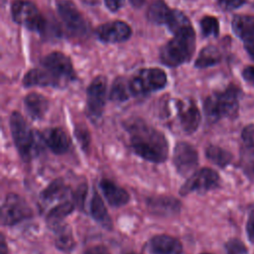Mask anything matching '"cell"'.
<instances>
[{
    "label": "cell",
    "instance_id": "26",
    "mask_svg": "<svg viewBox=\"0 0 254 254\" xmlns=\"http://www.w3.org/2000/svg\"><path fill=\"white\" fill-rule=\"evenodd\" d=\"M56 233V247L62 251H70L75 246L71 228L67 224H62L54 229Z\"/></svg>",
    "mask_w": 254,
    "mask_h": 254
},
{
    "label": "cell",
    "instance_id": "6",
    "mask_svg": "<svg viewBox=\"0 0 254 254\" xmlns=\"http://www.w3.org/2000/svg\"><path fill=\"white\" fill-rule=\"evenodd\" d=\"M11 14L13 20L35 32H42L45 29L46 21L38 10L37 6L25 0H15L11 6Z\"/></svg>",
    "mask_w": 254,
    "mask_h": 254
},
{
    "label": "cell",
    "instance_id": "18",
    "mask_svg": "<svg viewBox=\"0 0 254 254\" xmlns=\"http://www.w3.org/2000/svg\"><path fill=\"white\" fill-rule=\"evenodd\" d=\"M149 210L160 216H172L180 212V201L172 196H153L147 199Z\"/></svg>",
    "mask_w": 254,
    "mask_h": 254
},
{
    "label": "cell",
    "instance_id": "37",
    "mask_svg": "<svg viewBox=\"0 0 254 254\" xmlns=\"http://www.w3.org/2000/svg\"><path fill=\"white\" fill-rule=\"evenodd\" d=\"M246 233L248 240L254 244V209H252L249 213L246 223Z\"/></svg>",
    "mask_w": 254,
    "mask_h": 254
},
{
    "label": "cell",
    "instance_id": "25",
    "mask_svg": "<svg viewBox=\"0 0 254 254\" xmlns=\"http://www.w3.org/2000/svg\"><path fill=\"white\" fill-rule=\"evenodd\" d=\"M171 14L172 10L163 0H155L152 2L147 11L148 19L151 22L160 25H167Z\"/></svg>",
    "mask_w": 254,
    "mask_h": 254
},
{
    "label": "cell",
    "instance_id": "4",
    "mask_svg": "<svg viewBox=\"0 0 254 254\" xmlns=\"http://www.w3.org/2000/svg\"><path fill=\"white\" fill-rule=\"evenodd\" d=\"M10 130L14 144L24 160H29L38 150L37 139L23 116L14 111L10 116Z\"/></svg>",
    "mask_w": 254,
    "mask_h": 254
},
{
    "label": "cell",
    "instance_id": "2",
    "mask_svg": "<svg viewBox=\"0 0 254 254\" xmlns=\"http://www.w3.org/2000/svg\"><path fill=\"white\" fill-rule=\"evenodd\" d=\"M239 96L240 89L235 85H229L223 91L208 95L203 103V110L208 121L235 118L239 109Z\"/></svg>",
    "mask_w": 254,
    "mask_h": 254
},
{
    "label": "cell",
    "instance_id": "39",
    "mask_svg": "<svg viewBox=\"0 0 254 254\" xmlns=\"http://www.w3.org/2000/svg\"><path fill=\"white\" fill-rule=\"evenodd\" d=\"M104 2H105L106 7L111 12H115V11L119 10L123 6L125 0H104Z\"/></svg>",
    "mask_w": 254,
    "mask_h": 254
},
{
    "label": "cell",
    "instance_id": "20",
    "mask_svg": "<svg viewBox=\"0 0 254 254\" xmlns=\"http://www.w3.org/2000/svg\"><path fill=\"white\" fill-rule=\"evenodd\" d=\"M99 187L104 197L111 206H122L130 199L129 193L112 181L102 179L99 183Z\"/></svg>",
    "mask_w": 254,
    "mask_h": 254
},
{
    "label": "cell",
    "instance_id": "21",
    "mask_svg": "<svg viewBox=\"0 0 254 254\" xmlns=\"http://www.w3.org/2000/svg\"><path fill=\"white\" fill-rule=\"evenodd\" d=\"M24 105L28 114L33 119H41L48 110L49 101L44 95L32 92L24 98Z\"/></svg>",
    "mask_w": 254,
    "mask_h": 254
},
{
    "label": "cell",
    "instance_id": "40",
    "mask_svg": "<svg viewBox=\"0 0 254 254\" xmlns=\"http://www.w3.org/2000/svg\"><path fill=\"white\" fill-rule=\"evenodd\" d=\"M242 75L247 82L254 84V66H246L242 71Z\"/></svg>",
    "mask_w": 254,
    "mask_h": 254
},
{
    "label": "cell",
    "instance_id": "19",
    "mask_svg": "<svg viewBox=\"0 0 254 254\" xmlns=\"http://www.w3.org/2000/svg\"><path fill=\"white\" fill-rule=\"evenodd\" d=\"M42 139L50 148V150L57 155L65 153L68 150L70 144L69 138L65 131L59 127L47 130L42 135Z\"/></svg>",
    "mask_w": 254,
    "mask_h": 254
},
{
    "label": "cell",
    "instance_id": "36",
    "mask_svg": "<svg viewBox=\"0 0 254 254\" xmlns=\"http://www.w3.org/2000/svg\"><path fill=\"white\" fill-rule=\"evenodd\" d=\"M247 0H218V4L224 10H233L243 5Z\"/></svg>",
    "mask_w": 254,
    "mask_h": 254
},
{
    "label": "cell",
    "instance_id": "23",
    "mask_svg": "<svg viewBox=\"0 0 254 254\" xmlns=\"http://www.w3.org/2000/svg\"><path fill=\"white\" fill-rule=\"evenodd\" d=\"M74 202L64 201L53 207L47 215V223L54 230L63 224L64 219L73 211Z\"/></svg>",
    "mask_w": 254,
    "mask_h": 254
},
{
    "label": "cell",
    "instance_id": "3",
    "mask_svg": "<svg viewBox=\"0 0 254 254\" xmlns=\"http://www.w3.org/2000/svg\"><path fill=\"white\" fill-rule=\"evenodd\" d=\"M195 49V34L193 28L179 33L161 50V62L168 66H178L189 62Z\"/></svg>",
    "mask_w": 254,
    "mask_h": 254
},
{
    "label": "cell",
    "instance_id": "15",
    "mask_svg": "<svg viewBox=\"0 0 254 254\" xmlns=\"http://www.w3.org/2000/svg\"><path fill=\"white\" fill-rule=\"evenodd\" d=\"M132 34L130 26L123 21H112L96 29L97 38L104 43H120L128 40Z\"/></svg>",
    "mask_w": 254,
    "mask_h": 254
},
{
    "label": "cell",
    "instance_id": "30",
    "mask_svg": "<svg viewBox=\"0 0 254 254\" xmlns=\"http://www.w3.org/2000/svg\"><path fill=\"white\" fill-rule=\"evenodd\" d=\"M131 93L129 81L123 77H118L114 80L111 90H110V99L117 102L125 101L129 98Z\"/></svg>",
    "mask_w": 254,
    "mask_h": 254
},
{
    "label": "cell",
    "instance_id": "11",
    "mask_svg": "<svg viewBox=\"0 0 254 254\" xmlns=\"http://www.w3.org/2000/svg\"><path fill=\"white\" fill-rule=\"evenodd\" d=\"M42 64L52 71L63 83L75 77L70 59L61 52H53L46 56L42 61Z\"/></svg>",
    "mask_w": 254,
    "mask_h": 254
},
{
    "label": "cell",
    "instance_id": "16",
    "mask_svg": "<svg viewBox=\"0 0 254 254\" xmlns=\"http://www.w3.org/2000/svg\"><path fill=\"white\" fill-rule=\"evenodd\" d=\"M150 254H182L183 246L177 238L168 234L153 236L148 242Z\"/></svg>",
    "mask_w": 254,
    "mask_h": 254
},
{
    "label": "cell",
    "instance_id": "42",
    "mask_svg": "<svg viewBox=\"0 0 254 254\" xmlns=\"http://www.w3.org/2000/svg\"><path fill=\"white\" fill-rule=\"evenodd\" d=\"M145 2L146 0H130V3L136 8H140Z\"/></svg>",
    "mask_w": 254,
    "mask_h": 254
},
{
    "label": "cell",
    "instance_id": "13",
    "mask_svg": "<svg viewBox=\"0 0 254 254\" xmlns=\"http://www.w3.org/2000/svg\"><path fill=\"white\" fill-rule=\"evenodd\" d=\"M232 30L254 60V16L237 15L232 20Z\"/></svg>",
    "mask_w": 254,
    "mask_h": 254
},
{
    "label": "cell",
    "instance_id": "17",
    "mask_svg": "<svg viewBox=\"0 0 254 254\" xmlns=\"http://www.w3.org/2000/svg\"><path fill=\"white\" fill-rule=\"evenodd\" d=\"M23 84L30 86H61L64 83L48 68L39 67L29 70L23 77Z\"/></svg>",
    "mask_w": 254,
    "mask_h": 254
},
{
    "label": "cell",
    "instance_id": "31",
    "mask_svg": "<svg viewBox=\"0 0 254 254\" xmlns=\"http://www.w3.org/2000/svg\"><path fill=\"white\" fill-rule=\"evenodd\" d=\"M200 29L204 37H216L219 33L218 20L213 16H204L200 20Z\"/></svg>",
    "mask_w": 254,
    "mask_h": 254
},
{
    "label": "cell",
    "instance_id": "12",
    "mask_svg": "<svg viewBox=\"0 0 254 254\" xmlns=\"http://www.w3.org/2000/svg\"><path fill=\"white\" fill-rule=\"evenodd\" d=\"M174 166L182 176L190 174L198 164L196 150L187 142H179L174 150Z\"/></svg>",
    "mask_w": 254,
    "mask_h": 254
},
{
    "label": "cell",
    "instance_id": "41",
    "mask_svg": "<svg viewBox=\"0 0 254 254\" xmlns=\"http://www.w3.org/2000/svg\"><path fill=\"white\" fill-rule=\"evenodd\" d=\"M0 253L1 254H8V250H7V246H6V243H5V239H4V236L1 235V247H0Z\"/></svg>",
    "mask_w": 254,
    "mask_h": 254
},
{
    "label": "cell",
    "instance_id": "34",
    "mask_svg": "<svg viewBox=\"0 0 254 254\" xmlns=\"http://www.w3.org/2000/svg\"><path fill=\"white\" fill-rule=\"evenodd\" d=\"M74 134L78 143L81 145L82 149L85 150L86 148H88L90 143V136H89L88 130L84 127H77L74 131Z\"/></svg>",
    "mask_w": 254,
    "mask_h": 254
},
{
    "label": "cell",
    "instance_id": "32",
    "mask_svg": "<svg viewBox=\"0 0 254 254\" xmlns=\"http://www.w3.org/2000/svg\"><path fill=\"white\" fill-rule=\"evenodd\" d=\"M241 138L247 151L254 153V124H248L243 128Z\"/></svg>",
    "mask_w": 254,
    "mask_h": 254
},
{
    "label": "cell",
    "instance_id": "10",
    "mask_svg": "<svg viewBox=\"0 0 254 254\" xmlns=\"http://www.w3.org/2000/svg\"><path fill=\"white\" fill-rule=\"evenodd\" d=\"M106 78L96 76L87 87V111L89 116L96 120L101 117L106 97Z\"/></svg>",
    "mask_w": 254,
    "mask_h": 254
},
{
    "label": "cell",
    "instance_id": "8",
    "mask_svg": "<svg viewBox=\"0 0 254 254\" xmlns=\"http://www.w3.org/2000/svg\"><path fill=\"white\" fill-rule=\"evenodd\" d=\"M220 177L210 168H202L194 172L181 187L180 194L187 195L192 191L205 192L219 187Z\"/></svg>",
    "mask_w": 254,
    "mask_h": 254
},
{
    "label": "cell",
    "instance_id": "29",
    "mask_svg": "<svg viewBox=\"0 0 254 254\" xmlns=\"http://www.w3.org/2000/svg\"><path fill=\"white\" fill-rule=\"evenodd\" d=\"M205 156L210 162L220 168L226 167L232 161V154L230 152L221 147L213 145H210L206 148Z\"/></svg>",
    "mask_w": 254,
    "mask_h": 254
},
{
    "label": "cell",
    "instance_id": "24",
    "mask_svg": "<svg viewBox=\"0 0 254 254\" xmlns=\"http://www.w3.org/2000/svg\"><path fill=\"white\" fill-rule=\"evenodd\" d=\"M69 191L68 187L64 184V182L61 179H57L53 181L42 192L41 197L43 200L48 202H53L57 200H61L66 197Z\"/></svg>",
    "mask_w": 254,
    "mask_h": 254
},
{
    "label": "cell",
    "instance_id": "22",
    "mask_svg": "<svg viewBox=\"0 0 254 254\" xmlns=\"http://www.w3.org/2000/svg\"><path fill=\"white\" fill-rule=\"evenodd\" d=\"M89 209L92 217L100 223L103 227L107 229L112 228V221L111 218L107 212V209L105 207V204L101 198V196L98 194L96 190L93 191L90 204H89Z\"/></svg>",
    "mask_w": 254,
    "mask_h": 254
},
{
    "label": "cell",
    "instance_id": "1",
    "mask_svg": "<svg viewBox=\"0 0 254 254\" xmlns=\"http://www.w3.org/2000/svg\"><path fill=\"white\" fill-rule=\"evenodd\" d=\"M126 130L129 134L131 148L138 156L153 163L166 161L169 144L162 132L138 118L128 121Z\"/></svg>",
    "mask_w": 254,
    "mask_h": 254
},
{
    "label": "cell",
    "instance_id": "7",
    "mask_svg": "<svg viewBox=\"0 0 254 254\" xmlns=\"http://www.w3.org/2000/svg\"><path fill=\"white\" fill-rule=\"evenodd\" d=\"M33 215L32 208L27 201L17 193H8L1 206V223L12 226L29 219Z\"/></svg>",
    "mask_w": 254,
    "mask_h": 254
},
{
    "label": "cell",
    "instance_id": "14",
    "mask_svg": "<svg viewBox=\"0 0 254 254\" xmlns=\"http://www.w3.org/2000/svg\"><path fill=\"white\" fill-rule=\"evenodd\" d=\"M176 106L178 111V118L184 132L187 134L193 133L199 126L201 119L198 108L191 100H177Z\"/></svg>",
    "mask_w": 254,
    "mask_h": 254
},
{
    "label": "cell",
    "instance_id": "35",
    "mask_svg": "<svg viewBox=\"0 0 254 254\" xmlns=\"http://www.w3.org/2000/svg\"><path fill=\"white\" fill-rule=\"evenodd\" d=\"M86 193H87V186H86V184H82L77 188V190H75V192L73 194V202L80 209H83Z\"/></svg>",
    "mask_w": 254,
    "mask_h": 254
},
{
    "label": "cell",
    "instance_id": "38",
    "mask_svg": "<svg viewBox=\"0 0 254 254\" xmlns=\"http://www.w3.org/2000/svg\"><path fill=\"white\" fill-rule=\"evenodd\" d=\"M84 254H110L108 249L102 245H94L87 248L84 251Z\"/></svg>",
    "mask_w": 254,
    "mask_h": 254
},
{
    "label": "cell",
    "instance_id": "28",
    "mask_svg": "<svg viewBox=\"0 0 254 254\" xmlns=\"http://www.w3.org/2000/svg\"><path fill=\"white\" fill-rule=\"evenodd\" d=\"M166 26L174 35L192 28L189 18L180 10H172V14Z\"/></svg>",
    "mask_w": 254,
    "mask_h": 254
},
{
    "label": "cell",
    "instance_id": "27",
    "mask_svg": "<svg viewBox=\"0 0 254 254\" xmlns=\"http://www.w3.org/2000/svg\"><path fill=\"white\" fill-rule=\"evenodd\" d=\"M220 61L221 54L219 50L214 46H207L200 51L195 61V66L199 68H204L216 64Z\"/></svg>",
    "mask_w": 254,
    "mask_h": 254
},
{
    "label": "cell",
    "instance_id": "5",
    "mask_svg": "<svg viewBox=\"0 0 254 254\" xmlns=\"http://www.w3.org/2000/svg\"><path fill=\"white\" fill-rule=\"evenodd\" d=\"M166 83L167 75L165 71L157 67L140 69L129 80L130 90L133 95L147 94L162 89Z\"/></svg>",
    "mask_w": 254,
    "mask_h": 254
},
{
    "label": "cell",
    "instance_id": "9",
    "mask_svg": "<svg viewBox=\"0 0 254 254\" xmlns=\"http://www.w3.org/2000/svg\"><path fill=\"white\" fill-rule=\"evenodd\" d=\"M58 12L69 32L76 36H82L86 34V21L72 2L68 0L59 1Z\"/></svg>",
    "mask_w": 254,
    "mask_h": 254
},
{
    "label": "cell",
    "instance_id": "43",
    "mask_svg": "<svg viewBox=\"0 0 254 254\" xmlns=\"http://www.w3.org/2000/svg\"><path fill=\"white\" fill-rule=\"evenodd\" d=\"M201 254H210V253H201Z\"/></svg>",
    "mask_w": 254,
    "mask_h": 254
},
{
    "label": "cell",
    "instance_id": "33",
    "mask_svg": "<svg viewBox=\"0 0 254 254\" xmlns=\"http://www.w3.org/2000/svg\"><path fill=\"white\" fill-rule=\"evenodd\" d=\"M225 249L227 254H247V247L237 238L229 239L225 243Z\"/></svg>",
    "mask_w": 254,
    "mask_h": 254
}]
</instances>
